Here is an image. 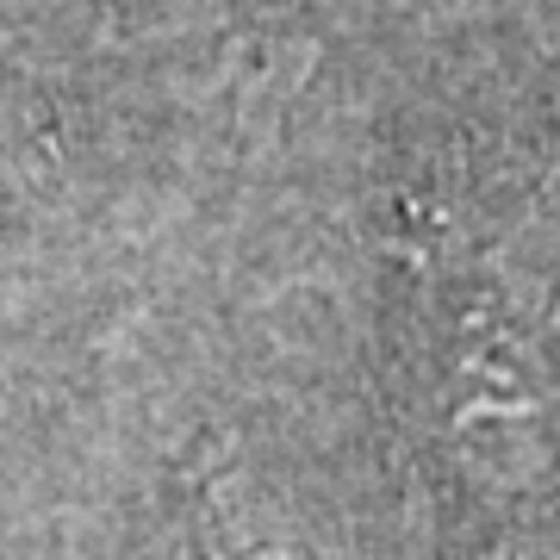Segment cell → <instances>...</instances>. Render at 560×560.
Returning <instances> with one entry per match:
<instances>
[{
	"label": "cell",
	"instance_id": "1",
	"mask_svg": "<svg viewBox=\"0 0 560 560\" xmlns=\"http://www.w3.org/2000/svg\"><path fill=\"white\" fill-rule=\"evenodd\" d=\"M32 150H44V106L0 69V162H32Z\"/></svg>",
	"mask_w": 560,
	"mask_h": 560
}]
</instances>
